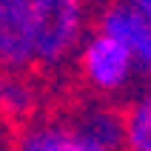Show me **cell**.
<instances>
[{"label":"cell","mask_w":151,"mask_h":151,"mask_svg":"<svg viewBox=\"0 0 151 151\" xmlns=\"http://www.w3.org/2000/svg\"><path fill=\"white\" fill-rule=\"evenodd\" d=\"M34 63L57 68L77 54L86 34V0H29Z\"/></svg>","instance_id":"obj_1"},{"label":"cell","mask_w":151,"mask_h":151,"mask_svg":"<svg viewBox=\"0 0 151 151\" xmlns=\"http://www.w3.org/2000/svg\"><path fill=\"white\" fill-rule=\"evenodd\" d=\"M77 63H80L86 83L100 94H120L137 80L131 54L111 34L100 32V29L86 43H80Z\"/></svg>","instance_id":"obj_2"},{"label":"cell","mask_w":151,"mask_h":151,"mask_svg":"<svg viewBox=\"0 0 151 151\" xmlns=\"http://www.w3.org/2000/svg\"><path fill=\"white\" fill-rule=\"evenodd\" d=\"M100 32L111 34L131 54L140 80H151V23L140 12H134L126 0L111 3L100 14Z\"/></svg>","instance_id":"obj_3"},{"label":"cell","mask_w":151,"mask_h":151,"mask_svg":"<svg viewBox=\"0 0 151 151\" xmlns=\"http://www.w3.org/2000/svg\"><path fill=\"white\" fill-rule=\"evenodd\" d=\"M34 63L29 0H0V68L23 71Z\"/></svg>","instance_id":"obj_4"},{"label":"cell","mask_w":151,"mask_h":151,"mask_svg":"<svg viewBox=\"0 0 151 151\" xmlns=\"http://www.w3.org/2000/svg\"><path fill=\"white\" fill-rule=\"evenodd\" d=\"M71 131L80 134L86 143L97 145L100 151H120L123 148V114L109 106L83 109L71 123Z\"/></svg>","instance_id":"obj_5"},{"label":"cell","mask_w":151,"mask_h":151,"mask_svg":"<svg viewBox=\"0 0 151 151\" xmlns=\"http://www.w3.org/2000/svg\"><path fill=\"white\" fill-rule=\"evenodd\" d=\"M17 151H100L97 145L86 143L71 126L63 123H37L20 134Z\"/></svg>","instance_id":"obj_6"},{"label":"cell","mask_w":151,"mask_h":151,"mask_svg":"<svg viewBox=\"0 0 151 151\" xmlns=\"http://www.w3.org/2000/svg\"><path fill=\"white\" fill-rule=\"evenodd\" d=\"M37 109V88L23 71L0 68V111L6 117H26Z\"/></svg>","instance_id":"obj_7"},{"label":"cell","mask_w":151,"mask_h":151,"mask_svg":"<svg viewBox=\"0 0 151 151\" xmlns=\"http://www.w3.org/2000/svg\"><path fill=\"white\" fill-rule=\"evenodd\" d=\"M123 148L151 151V88H145L123 114Z\"/></svg>","instance_id":"obj_8"},{"label":"cell","mask_w":151,"mask_h":151,"mask_svg":"<svg viewBox=\"0 0 151 151\" xmlns=\"http://www.w3.org/2000/svg\"><path fill=\"white\" fill-rule=\"evenodd\" d=\"M126 3L134 9V12H140V14L151 23V0H126Z\"/></svg>","instance_id":"obj_9"}]
</instances>
